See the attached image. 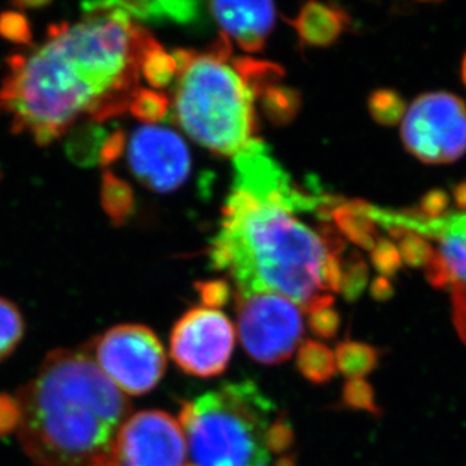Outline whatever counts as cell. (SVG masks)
Segmentation results:
<instances>
[{
    "instance_id": "cell-3",
    "label": "cell",
    "mask_w": 466,
    "mask_h": 466,
    "mask_svg": "<svg viewBox=\"0 0 466 466\" xmlns=\"http://www.w3.org/2000/svg\"><path fill=\"white\" fill-rule=\"evenodd\" d=\"M18 440L38 466H94L130 414V401L88 349H57L18 391Z\"/></svg>"
},
{
    "instance_id": "cell-2",
    "label": "cell",
    "mask_w": 466,
    "mask_h": 466,
    "mask_svg": "<svg viewBox=\"0 0 466 466\" xmlns=\"http://www.w3.org/2000/svg\"><path fill=\"white\" fill-rule=\"evenodd\" d=\"M88 6L86 20L55 27L35 52L9 62L0 106L14 130L38 144L84 116L121 114L137 93L142 59L155 40L114 2Z\"/></svg>"
},
{
    "instance_id": "cell-19",
    "label": "cell",
    "mask_w": 466,
    "mask_h": 466,
    "mask_svg": "<svg viewBox=\"0 0 466 466\" xmlns=\"http://www.w3.org/2000/svg\"><path fill=\"white\" fill-rule=\"evenodd\" d=\"M233 66L254 98H258L263 91L273 85L279 84L284 77V70L273 62L257 61L251 57H238L233 59Z\"/></svg>"
},
{
    "instance_id": "cell-4",
    "label": "cell",
    "mask_w": 466,
    "mask_h": 466,
    "mask_svg": "<svg viewBox=\"0 0 466 466\" xmlns=\"http://www.w3.org/2000/svg\"><path fill=\"white\" fill-rule=\"evenodd\" d=\"M174 110L180 127L211 153L234 157L256 139V98L231 59L224 35L208 52L177 50Z\"/></svg>"
},
{
    "instance_id": "cell-16",
    "label": "cell",
    "mask_w": 466,
    "mask_h": 466,
    "mask_svg": "<svg viewBox=\"0 0 466 466\" xmlns=\"http://www.w3.org/2000/svg\"><path fill=\"white\" fill-rule=\"evenodd\" d=\"M337 370L349 379H362L379 364V350L361 341H343L335 349Z\"/></svg>"
},
{
    "instance_id": "cell-26",
    "label": "cell",
    "mask_w": 466,
    "mask_h": 466,
    "mask_svg": "<svg viewBox=\"0 0 466 466\" xmlns=\"http://www.w3.org/2000/svg\"><path fill=\"white\" fill-rule=\"evenodd\" d=\"M167 107L169 103L163 94L156 93L153 89H137L128 109L142 121L158 123L167 116Z\"/></svg>"
},
{
    "instance_id": "cell-11",
    "label": "cell",
    "mask_w": 466,
    "mask_h": 466,
    "mask_svg": "<svg viewBox=\"0 0 466 466\" xmlns=\"http://www.w3.org/2000/svg\"><path fill=\"white\" fill-rule=\"evenodd\" d=\"M236 332L219 309L198 307L177 321L171 334V357L186 374L215 378L224 373L233 355Z\"/></svg>"
},
{
    "instance_id": "cell-31",
    "label": "cell",
    "mask_w": 466,
    "mask_h": 466,
    "mask_svg": "<svg viewBox=\"0 0 466 466\" xmlns=\"http://www.w3.org/2000/svg\"><path fill=\"white\" fill-rule=\"evenodd\" d=\"M449 195L445 194L444 190L435 189L422 197L420 208L415 211L427 219H440V218H444L445 213L449 210Z\"/></svg>"
},
{
    "instance_id": "cell-27",
    "label": "cell",
    "mask_w": 466,
    "mask_h": 466,
    "mask_svg": "<svg viewBox=\"0 0 466 466\" xmlns=\"http://www.w3.org/2000/svg\"><path fill=\"white\" fill-rule=\"evenodd\" d=\"M343 401L350 410L379 414L373 388L364 379H349L343 388Z\"/></svg>"
},
{
    "instance_id": "cell-17",
    "label": "cell",
    "mask_w": 466,
    "mask_h": 466,
    "mask_svg": "<svg viewBox=\"0 0 466 466\" xmlns=\"http://www.w3.org/2000/svg\"><path fill=\"white\" fill-rule=\"evenodd\" d=\"M298 370L309 382L326 383L337 373L335 355L320 341H305L298 352Z\"/></svg>"
},
{
    "instance_id": "cell-33",
    "label": "cell",
    "mask_w": 466,
    "mask_h": 466,
    "mask_svg": "<svg viewBox=\"0 0 466 466\" xmlns=\"http://www.w3.org/2000/svg\"><path fill=\"white\" fill-rule=\"evenodd\" d=\"M0 32L2 35L17 43H26L29 40V26L22 14H5L0 17Z\"/></svg>"
},
{
    "instance_id": "cell-10",
    "label": "cell",
    "mask_w": 466,
    "mask_h": 466,
    "mask_svg": "<svg viewBox=\"0 0 466 466\" xmlns=\"http://www.w3.org/2000/svg\"><path fill=\"white\" fill-rule=\"evenodd\" d=\"M187 444L180 422L163 410L128 415L94 466H186Z\"/></svg>"
},
{
    "instance_id": "cell-30",
    "label": "cell",
    "mask_w": 466,
    "mask_h": 466,
    "mask_svg": "<svg viewBox=\"0 0 466 466\" xmlns=\"http://www.w3.org/2000/svg\"><path fill=\"white\" fill-rule=\"evenodd\" d=\"M293 441H295V431L290 421H287V418L284 417L275 418L268 427V438H266L268 451L284 453L293 445Z\"/></svg>"
},
{
    "instance_id": "cell-25",
    "label": "cell",
    "mask_w": 466,
    "mask_h": 466,
    "mask_svg": "<svg viewBox=\"0 0 466 466\" xmlns=\"http://www.w3.org/2000/svg\"><path fill=\"white\" fill-rule=\"evenodd\" d=\"M369 281V268L364 259L352 252L348 258L341 261V287L339 291L349 302L355 300L362 295Z\"/></svg>"
},
{
    "instance_id": "cell-22",
    "label": "cell",
    "mask_w": 466,
    "mask_h": 466,
    "mask_svg": "<svg viewBox=\"0 0 466 466\" xmlns=\"http://www.w3.org/2000/svg\"><path fill=\"white\" fill-rule=\"evenodd\" d=\"M25 321L15 305L0 298V361L8 358L22 341Z\"/></svg>"
},
{
    "instance_id": "cell-12",
    "label": "cell",
    "mask_w": 466,
    "mask_h": 466,
    "mask_svg": "<svg viewBox=\"0 0 466 466\" xmlns=\"http://www.w3.org/2000/svg\"><path fill=\"white\" fill-rule=\"evenodd\" d=\"M128 163L141 183L158 194L178 189L190 174L189 148L163 126H142L128 142Z\"/></svg>"
},
{
    "instance_id": "cell-32",
    "label": "cell",
    "mask_w": 466,
    "mask_h": 466,
    "mask_svg": "<svg viewBox=\"0 0 466 466\" xmlns=\"http://www.w3.org/2000/svg\"><path fill=\"white\" fill-rule=\"evenodd\" d=\"M199 296L203 300V307L218 309L227 304L229 299V287L225 281H208L198 284Z\"/></svg>"
},
{
    "instance_id": "cell-23",
    "label": "cell",
    "mask_w": 466,
    "mask_h": 466,
    "mask_svg": "<svg viewBox=\"0 0 466 466\" xmlns=\"http://www.w3.org/2000/svg\"><path fill=\"white\" fill-rule=\"evenodd\" d=\"M102 198L106 213L116 224H121L130 215L133 208L132 190L128 185L118 180L109 172L106 174L105 180H103Z\"/></svg>"
},
{
    "instance_id": "cell-35",
    "label": "cell",
    "mask_w": 466,
    "mask_h": 466,
    "mask_svg": "<svg viewBox=\"0 0 466 466\" xmlns=\"http://www.w3.org/2000/svg\"><path fill=\"white\" fill-rule=\"evenodd\" d=\"M454 201L461 210H466V180L461 181L453 187Z\"/></svg>"
},
{
    "instance_id": "cell-36",
    "label": "cell",
    "mask_w": 466,
    "mask_h": 466,
    "mask_svg": "<svg viewBox=\"0 0 466 466\" xmlns=\"http://www.w3.org/2000/svg\"><path fill=\"white\" fill-rule=\"evenodd\" d=\"M461 76H462L463 84L466 85V53L462 59V66H461Z\"/></svg>"
},
{
    "instance_id": "cell-18",
    "label": "cell",
    "mask_w": 466,
    "mask_h": 466,
    "mask_svg": "<svg viewBox=\"0 0 466 466\" xmlns=\"http://www.w3.org/2000/svg\"><path fill=\"white\" fill-rule=\"evenodd\" d=\"M259 102L266 116L275 126H286L299 114L300 96L296 89L277 84L263 91Z\"/></svg>"
},
{
    "instance_id": "cell-20",
    "label": "cell",
    "mask_w": 466,
    "mask_h": 466,
    "mask_svg": "<svg viewBox=\"0 0 466 466\" xmlns=\"http://www.w3.org/2000/svg\"><path fill=\"white\" fill-rule=\"evenodd\" d=\"M141 75L147 82L155 88H163L177 79L178 75V62L174 55L165 52L162 46L157 43L148 47L144 59H142Z\"/></svg>"
},
{
    "instance_id": "cell-5",
    "label": "cell",
    "mask_w": 466,
    "mask_h": 466,
    "mask_svg": "<svg viewBox=\"0 0 466 466\" xmlns=\"http://www.w3.org/2000/svg\"><path fill=\"white\" fill-rule=\"evenodd\" d=\"M275 405L252 380L181 403L190 466H272L266 438Z\"/></svg>"
},
{
    "instance_id": "cell-29",
    "label": "cell",
    "mask_w": 466,
    "mask_h": 466,
    "mask_svg": "<svg viewBox=\"0 0 466 466\" xmlns=\"http://www.w3.org/2000/svg\"><path fill=\"white\" fill-rule=\"evenodd\" d=\"M332 307L334 304L321 305V307H317V309L307 312L309 328L320 339H334L339 332V325H341L339 314Z\"/></svg>"
},
{
    "instance_id": "cell-8",
    "label": "cell",
    "mask_w": 466,
    "mask_h": 466,
    "mask_svg": "<svg viewBox=\"0 0 466 466\" xmlns=\"http://www.w3.org/2000/svg\"><path fill=\"white\" fill-rule=\"evenodd\" d=\"M89 352L106 378L126 396L151 391L167 370L162 343L146 326H115L94 341Z\"/></svg>"
},
{
    "instance_id": "cell-13",
    "label": "cell",
    "mask_w": 466,
    "mask_h": 466,
    "mask_svg": "<svg viewBox=\"0 0 466 466\" xmlns=\"http://www.w3.org/2000/svg\"><path fill=\"white\" fill-rule=\"evenodd\" d=\"M211 13L227 40L245 52H259L266 45L277 18L272 2H213Z\"/></svg>"
},
{
    "instance_id": "cell-24",
    "label": "cell",
    "mask_w": 466,
    "mask_h": 466,
    "mask_svg": "<svg viewBox=\"0 0 466 466\" xmlns=\"http://www.w3.org/2000/svg\"><path fill=\"white\" fill-rule=\"evenodd\" d=\"M388 233L397 240L396 247L401 261H405L410 268H426L433 256V247L427 238L405 229H392Z\"/></svg>"
},
{
    "instance_id": "cell-14",
    "label": "cell",
    "mask_w": 466,
    "mask_h": 466,
    "mask_svg": "<svg viewBox=\"0 0 466 466\" xmlns=\"http://www.w3.org/2000/svg\"><path fill=\"white\" fill-rule=\"evenodd\" d=\"M349 15L346 11L330 4L309 2L300 8L291 22L302 45L311 47H328L334 45L348 29Z\"/></svg>"
},
{
    "instance_id": "cell-1",
    "label": "cell",
    "mask_w": 466,
    "mask_h": 466,
    "mask_svg": "<svg viewBox=\"0 0 466 466\" xmlns=\"http://www.w3.org/2000/svg\"><path fill=\"white\" fill-rule=\"evenodd\" d=\"M233 165V192L211 242V266L233 278L236 295L270 291L305 312L334 304L329 291L341 287L343 238L328 222L311 228L298 215L329 219L341 198L296 185L258 137Z\"/></svg>"
},
{
    "instance_id": "cell-9",
    "label": "cell",
    "mask_w": 466,
    "mask_h": 466,
    "mask_svg": "<svg viewBox=\"0 0 466 466\" xmlns=\"http://www.w3.org/2000/svg\"><path fill=\"white\" fill-rule=\"evenodd\" d=\"M401 139L421 162H456L466 153L465 102L450 93L422 94L406 109Z\"/></svg>"
},
{
    "instance_id": "cell-28",
    "label": "cell",
    "mask_w": 466,
    "mask_h": 466,
    "mask_svg": "<svg viewBox=\"0 0 466 466\" xmlns=\"http://www.w3.org/2000/svg\"><path fill=\"white\" fill-rule=\"evenodd\" d=\"M371 263L380 273V277L392 278L396 277V273L400 270L403 261L396 243L388 238H379L378 243L371 249Z\"/></svg>"
},
{
    "instance_id": "cell-34",
    "label": "cell",
    "mask_w": 466,
    "mask_h": 466,
    "mask_svg": "<svg viewBox=\"0 0 466 466\" xmlns=\"http://www.w3.org/2000/svg\"><path fill=\"white\" fill-rule=\"evenodd\" d=\"M371 295L374 299L388 300L394 295V287L388 278L378 277L371 282Z\"/></svg>"
},
{
    "instance_id": "cell-21",
    "label": "cell",
    "mask_w": 466,
    "mask_h": 466,
    "mask_svg": "<svg viewBox=\"0 0 466 466\" xmlns=\"http://www.w3.org/2000/svg\"><path fill=\"white\" fill-rule=\"evenodd\" d=\"M370 114L382 126H396L405 118L406 103L394 89H376L369 98Z\"/></svg>"
},
{
    "instance_id": "cell-7",
    "label": "cell",
    "mask_w": 466,
    "mask_h": 466,
    "mask_svg": "<svg viewBox=\"0 0 466 466\" xmlns=\"http://www.w3.org/2000/svg\"><path fill=\"white\" fill-rule=\"evenodd\" d=\"M236 311L243 349L259 364L287 361L304 335L302 309L277 293L236 295Z\"/></svg>"
},
{
    "instance_id": "cell-15",
    "label": "cell",
    "mask_w": 466,
    "mask_h": 466,
    "mask_svg": "<svg viewBox=\"0 0 466 466\" xmlns=\"http://www.w3.org/2000/svg\"><path fill=\"white\" fill-rule=\"evenodd\" d=\"M330 218L334 219L339 233L362 249L371 251L380 238L378 224L370 218L369 203L355 199L339 204Z\"/></svg>"
},
{
    "instance_id": "cell-6",
    "label": "cell",
    "mask_w": 466,
    "mask_h": 466,
    "mask_svg": "<svg viewBox=\"0 0 466 466\" xmlns=\"http://www.w3.org/2000/svg\"><path fill=\"white\" fill-rule=\"evenodd\" d=\"M370 218L387 231L405 229L436 243L426 278L438 290H449L453 321L466 343V213L427 219L415 210L394 211L369 206Z\"/></svg>"
}]
</instances>
